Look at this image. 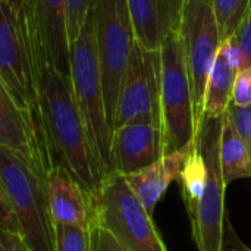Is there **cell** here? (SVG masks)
Instances as JSON below:
<instances>
[{
  "mask_svg": "<svg viewBox=\"0 0 251 251\" xmlns=\"http://www.w3.org/2000/svg\"><path fill=\"white\" fill-rule=\"evenodd\" d=\"M0 251H31V249L21 234L0 228Z\"/></svg>",
  "mask_w": 251,
  "mask_h": 251,
  "instance_id": "27",
  "label": "cell"
},
{
  "mask_svg": "<svg viewBox=\"0 0 251 251\" xmlns=\"http://www.w3.org/2000/svg\"><path fill=\"white\" fill-rule=\"evenodd\" d=\"M88 15L93 19L106 109L113 129L122 78L135 44L134 26L126 0H91Z\"/></svg>",
  "mask_w": 251,
  "mask_h": 251,
  "instance_id": "7",
  "label": "cell"
},
{
  "mask_svg": "<svg viewBox=\"0 0 251 251\" xmlns=\"http://www.w3.org/2000/svg\"><path fill=\"white\" fill-rule=\"evenodd\" d=\"M91 0H68L66 1V19H68V35L72 43L81 32L85 19L88 16Z\"/></svg>",
  "mask_w": 251,
  "mask_h": 251,
  "instance_id": "22",
  "label": "cell"
},
{
  "mask_svg": "<svg viewBox=\"0 0 251 251\" xmlns=\"http://www.w3.org/2000/svg\"><path fill=\"white\" fill-rule=\"evenodd\" d=\"M178 35L191 82L196 121L200 126L207 78L221 47L213 0H185Z\"/></svg>",
  "mask_w": 251,
  "mask_h": 251,
  "instance_id": "9",
  "label": "cell"
},
{
  "mask_svg": "<svg viewBox=\"0 0 251 251\" xmlns=\"http://www.w3.org/2000/svg\"><path fill=\"white\" fill-rule=\"evenodd\" d=\"M94 219L128 251H168L153 218L146 212L124 175L110 174L93 201Z\"/></svg>",
  "mask_w": 251,
  "mask_h": 251,
  "instance_id": "8",
  "label": "cell"
},
{
  "mask_svg": "<svg viewBox=\"0 0 251 251\" xmlns=\"http://www.w3.org/2000/svg\"><path fill=\"white\" fill-rule=\"evenodd\" d=\"M241 47L243 57H244V68L251 65V0L249 9L246 12V16L238 26L235 35H234Z\"/></svg>",
  "mask_w": 251,
  "mask_h": 251,
  "instance_id": "26",
  "label": "cell"
},
{
  "mask_svg": "<svg viewBox=\"0 0 251 251\" xmlns=\"http://www.w3.org/2000/svg\"><path fill=\"white\" fill-rule=\"evenodd\" d=\"M232 103L237 106L251 104V65L238 71L234 82Z\"/></svg>",
  "mask_w": 251,
  "mask_h": 251,
  "instance_id": "24",
  "label": "cell"
},
{
  "mask_svg": "<svg viewBox=\"0 0 251 251\" xmlns=\"http://www.w3.org/2000/svg\"><path fill=\"white\" fill-rule=\"evenodd\" d=\"M250 0H213L221 43L232 38L241 25Z\"/></svg>",
  "mask_w": 251,
  "mask_h": 251,
  "instance_id": "19",
  "label": "cell"
},
{
  "mask_svg": "<svg viewBox=\"0 0 251 251\" xmlns=\"http://www.w3.org/2000/svg\"><path fill=\"white\" fill-rule=\"evenodd\" d=\"M244 251H251V250H249V249H244Z\"/></svg>",
  "mask_w": 251,
  "mask_h": 251,
  "instance_id": "28",
  "label": "cell"
},
{
  "mask_svg": "<svg viewBox=\"0 0 251 251\" xmlns=\"http://www.w3.org/2000/svg\"><path fill=\"white\" fill-rule=\"evenodd\" d=\"M135 40L144 49L159 50L163 40L178 31L185 0H126Z\"/></svg>",
  "mask_w": 251,
  "mask_h": 251,
  "instance_id": "14",
  "label": "cell"
},
{
  "mask_svg": "<svg viewBox=\"0 0 251 251\" xmlns=\"http://www.w3.org/2000/svg\"><path fill=\"white\" fill-rule=\"evenodd\" d=\"M0 228L7 229L10 232L21 234L16 215L13 212L12 203H10L9 197H7V193H6L1 181H0Z\"/></svg>",
  "mask_w": 251,
  "mask_h": 251,
  "instance_id": "25",
  "label": "cell"
},
{
  "mask_svg": "<svg viewBox=\"0 0 251 251\" xmlns=\"http://www.w3.org/2000/svg\"><path fill=\"white\" fill-rule=\"evenodd\" d=\"M22 12L34 63L41 76L46 68L71 72V41L68 35V0H16Z\"/></svg>",
  "mask_w": 251,
  "mask_h": 251,
  "instance_id": "11",
  "label": "cell"
},
{
  "mask_svg": "<svg viewBox=\"0 0 251 251\" xmlns=\"http://www.w3.org/2000/svg\"><path fill=\"white\" fill-rule=\"evenodd\" d=\"M40 94L49 166H66L94 201L104 179L74 96L71 75L46 68L40 76Z\"/></svg>",
  "mask_w": 251,
  "mask_h": 251,
  "instance_id": "2",
  "label": "cell"
},
{
  "mask_svg": "<svg viewBox=\"0 0 251 251\" xmlns=\"http://www.w3.org/2000/svg\"><path fill=\"white\" fill-rule=\"evenodd\" d=\"M222 118L203 116L178 182L199 251H224L225 188L221 166Z\"/></svg>",
  "mask_w": 251,
  "mask_h": 251,
  "instance_id": "1",
  "label": "cell"
},
{
  "mask_svg": "<svg viewBox=\"0 0 251 251\" xmlns=\"http://www.w3.org/2000/svg\"><path fill=\"white\" fill-rule=\"evenodd\" d=\"M166 154L159 124L131 122L113 131L110 144L112 174L128 176L140 172Z\"/></svg>",
  "mask_w": 251,
  "mask_h": 251,
  "instance_id": "12",
  "label": "cell"
},
{
  "mask_svg": "<svg viewBox=\"0 0 251 251\" xmlns=\"http://www.w3.org/2000/svg\"><path fill=\"white\" fill-rule=\"evenodd\" d=\"M90 251H128L119 240L97 219H94L90 224Z\"/></svg>",
  "mask_w": 251,
  "mask_h": 251,
  "instance_id": "21",
  "label": "cell"
},
{
  "mask_svg": "<svg viewBox=\"0 0 251 251\" xmlns=\"http://www.w3.org/2000/svg\"><path fill=\"white\" fill-rule=\"evenodd\" d=\"M188 151L168 153L146 169L125 176L146 212L153 218L154 207L174 181H178Z\"/></svg>",
  "mask_w": 251,
  "mask_h": 251,
  "instance_id": "16",
  "label": "cell"
},
{
  "mask_svg": "<svg viewBox=\"0 0 251 251\" xmlns=\"http://www.w3.org/2000/svg\"><path fill=\"white\" fill-rule=\"evenodd\" d=\"M0 78L21 109L34 121L47 156L43 132L40 78L25 21L16 0H0Z\"/></svg>",
  "mask_w": 251,
  "mask_h": 251,
  "instance_id": "5",
  "label": "cell"
},
{
  "mask_svg": "<svg viewBox=\"0 0 251 251\" xmlns=\"http://www.w3.org/2000/svg\"><path fill=\"white\" fill-rule=\"evenodd\" d=\"M160 125L168 153L188 151L196 141L193 91L178 31L171 32L160 49Z\"/></svg>",
  "mask_w": 251,
  "mask_h": 251,
  "instance_id": "6",
  "label": "cell"
},
{
  "mask_svg": "<svg viewBox=\"0 0 251 251\" xmlns=\"http://www.w3.org/2000/svg\"><path fill=\"white\" fill-rule=\"evenodd\" d=\"M47 185L54 225L62 224L90 228L94 215L93 199L69 169L60 163L53 165L47 172Z\"/></svg>",
  "mask_w": 251,
  "mask_h": 251,
  "instance_id": "13",
  "label": "cell"
},
{
  "mask_svg": "<svg viewBox=\"0 0 251 251\" xmlns=\"http://www.w3.org/2000/svg\"><path fill=\"white\" fill-rule=\"evenodd\" d=\"M238 71L240 69H237L219 50L207 78L203 116L222 118L226 113V109L232 101L234 82Z\"/></svg>",
  "mask_w": 251,
  "mask_h": 251,
  "instance_id": "17",
  "label": "cell"
},
{
  "mask_svg": "<svg viewBox=\"0 0 251 251\" xmlns=\"http://www.w3.org/2000/svg\"><path fill=\"white\" fill-rule=\"evenodd\" d=\"M71 81L88 140L99 169L106 179L112 174L110 144L113 129L109 122L101 72L96 50L93 19L88 15L79 35L71 43Z\"/></svg>",
  "mask_w": 251,
  "mask_h": 251,
  "instance_id": "4",
  "label": "cell"
},
{
  "mask_svg": "<svg viewBox=\"0 0 251 251\" xmlns=\"http://www.w3.org/2000/svg\"><path fill=\"white\" fill-rule=\"evenodd\" d=\"M131 122L160 125V53L144 49L137 40L122 78L113 131Z\"/></svg>",
  "mask_w": 251,
  "mask_h": 251,
  "instance_id": "10",
  "label": "cell"
},
{
  "mask_svg": "<svg viewBox=\"0 0 251 251\" xmlns=\"http://www.w3.org/2000/svg\"><path fill=\"white\" fill-rule=\"evenodd\" d=\"M219 154L222 175L226 185L237 179L251 178V157L249 149L226 113L222 119Z\"/></svg>",
  "mask_w": 251,
  "mask_h": 251,
  "instance_id": "18",
  "label": "cell"
},
{
  "mask_svg": "<svg viewBox=\"0 0 251 251\" xmlns=\"http://www.w3.org/2000/svg\"><path fill=\"white\" fill-rule=\"evenodd\" d=\"M226 115L229 116L237 132L240 134L244 144L247 146L251 157V104L250 106H237L231 101L226 109Z\"/></svg>",
  "mask_w": 251,
  "mask_h": 251,
  "instance_id": "23",
  "label": "cell"
},
{
  "mask_svg": "<svg viewBox=\"0 0 251 251\" xmlns=\"http://www.w3.org/2000/svg\"><path fill=\"white\" fill-rule=\"evenodd\" d=\"M47 172L46 166L0 146V181L31 251H56Z\"/></svg>",
  "mask_w": 251,
  "mask_h": 251,
  "instance_id": "3",
  "label": "cell"
},
{
  "mask_svg": "<svg viewBox=\"0 0 251 251\" xmlns=\"http://www.w3.org/2000/svg\"><path fill=\"white\" fill-rule=\"evenodd\" d=\"M0 146L24 154L26 159L47 168L49 162L35 129L34 121L21 109L0 78Z\"/></svg>",
  "mask_w": 251,
  "mask_h": 251,
  "instance_id": "15",
  "label": "cell"
},
{
  "mask_svg": "<svg viewBox=\"0 0 251 251\" xmlns=\"http://www.w3.org/2000/svg\"><path fill=\"white\" fill-rule=\"evenodd\" d=\"M56 251H90L88 228L74 225H54Z\"/></svg>",
  "mask_w": 251,
  "mask_h": 251,
  "instance_id": "20",
  "label": "cell"
}]
</instances>
